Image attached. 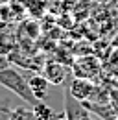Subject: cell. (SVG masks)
I'll return each instance as SVG.
<instances>
[{"instance_id":"6da1fadb","label":"cell","mask_w":118,"mask_h":120,"mask_svg":"<svg viewBox=\"0 0 118 120\" xmlns=\"http://www.w3.org/2000/svg\"><path fill=\"white\" fill-rule=\"evenodd\" d=\"M0 85L6 87L7 90L15 92L20 100H24L26 104L33 105L35 102H39L33 92L30 90V85H28V78H24V74L20 70H17L13 67H4L0 68Z\"/></svg>"},{"instance_id":"7a4b0ae2","label":"cell","mask_w":118,"mask_h":120,"mask_svg":"<svg viewBox=\"0 0 118 120\" xmlns=\"http://www.w3.org/2000/svg\"><path fill=\"white\" fill-rule=\"evenodd\" d=\"M72 72L79 78H88V79H96L103 72V63L98 56L94 54H83L76 61H72Z\"/></svg>"},{"instance_id":"3957f363","label":"cell","mask_w":118,"mask_h":120,"mask_svg":"<svg viewBox=\"0 0 118 120\" xmlns=\"http://www.w3.org/2000/svg\"><path fill=\"white\" fill-rule=\"evenodd\" d=\"M96 85H98V83H96L94 79L76 76L72 81H70V85H68V92L72 94L76 100L87 102V100L92 98V94H94V90H96Z\"/></svg>"},{"instance_id":"277c9868","label":"cell","mask_w":118,"mask_h":120,"mask_svg":"<svg viewBox=\"0 0 118 120\" xmlns=\"http://www.w3.org/2000/svg\"><path fill=\"white\" fill-rule=\"evenodd\" d=\"M63 104H65V116L68 120H92L90 111L83 105V102L76 100L68 90L65 92Z\"/></svg>"},{"instance_id":"5b68a950","label":"cell","mask_w":118,"mask_h":120,"mask_svg":"<svg viewBox=\"0 0 118 120\" xmlns=\"http://www.w3.org/2000/svg\"><path fill=\"white\" fill-rule=\"evenodd\" d=\"M41 74L50 81V85H63L68 76V67L61 61H46L41 68Z\"/></svg>"},{"instance_id":"8992f818","label":"cell","mask_w":118,"mask_h":120,"mask_svg":"<svg viewBox=\"0 0 118 120\" xmlns=\"http://www.w3.org/2000/svg\"><path fill=\"white\" fill-rule=\"evenodd\" d=\"M28 85H30V90L33 92V96H35L37 100H44V98L48 96V90H50V81H48L43 74L33 72V74L28 78Z\"/></svg>"},{"instance_id":"52a82bcc","label":"cell","mask_w":118,"mask_h":120,"mask_svg":"<svg viewBox=\"0 0 118 120\" xmlns=\"http://www.w3.org/2000/svg\"><path fill=\"white\" fill-rule=\"evenodd\" d=\"M50 11V0H26V13L31 19H41Z\"/></svg>"},{"instance_id":"ba28073f","label":"cell","mask_w":118,"mask_h":120,"mask_svg":"<svg viewBox=\"0 0 118 120\" xmlns=\"http://www.w3.org/2000/svg\"><path fill=\"white\" fill-rule=\"evenodd\" d=\"M39 33H41V26H39L37 19L22 20V22H20V26H18V35H20V37H26V39H30V41L37 39V37H39Z\"/></svg>"},{"instance_id":"9c48e42d","label":"cell","mask_w":118,"mask_h":120,"mask_svg":"<svg viewBox=\"0 0 118 120\" xmlns=\"http://www.w3.org/2000/svg\"><path fill=\"white\" fill-rule=\"evenodd\" d=\"M31 111H33V115H35L37 120H55L57 118V115L54 113V109L50 105L43 104V100H39V102H35L31 105Z\"/></svg>"},{"instance_id":"30bf717a","label":"cell","mask_w":118,"mask_h":120,"mask_svg":"<svg viewBox=\"0 0 118 120\" xmlns=\"http://www.w3.org/2000/svg\"><path fill=\"white\" fill-rule=\"evenodd\" d=\"M15 50V37L11 33H0V54L9 56Z\"/></svg>"},{"instance_id":"8fae6325","label":"cell","mask_w":118,"mask_h":120,"mask_svg":"<svg viewBox=\"0 0 118 120\" xmlns=\"http://www.w3.org/2000/svg\"><path fill=\"white\" fill-rule=\"evenodd\" d=\"M9 120H37V118H35L33 111H30L26 107H15V109H11Z\"/></svg>"},{"instance_id":"7c38bea8","label":"cell","mask_w":118,"mask_h":120,"mask_svg":"<svg viewBox=\"0 0 118 120\" xmlns=\"http://www.w3.org/2000/svg\"><path fill=\"white\" fill-rule=\"evenodd\" d=\"M9 115H11V109L6 105H0V120H9Z\"/></svg>"},{"instance_id":"4fadbf2b","label":"cell","mask_w":118,"mask_h":120,"mask_svg":"<svg viewBox=\"0 0 118 120\" xmlns=\"http://www.w3.org/2000/svg\"><path fill=\"white\" fill-rule=\"evenodd\" d=\"M4 67H9V57L0 54V68H4Z\"/></svg>"},{"instance_id":"5bb4252c","label":"cell","mask_w":118,"mask_h":120,"mask_svg":"<svg viewBox=\"0 0 118 120\" xmlns=\"http://www.w3.org/2000/svg\"><path fill=\"white\" fill-rule=\"evenodd\" d=\"M100 4H109V2H113V0H98Z\"/></svg>"},{"instance_id":"9a60e30c","label":"cell","mask_w":118,"mask_h":120,"mask_svg":"<svg viewBox=\"0 0 118 120\" xmlns=\"http://www.w3.org/2000/svg\"><path fill=\"white\" fill-rule=\"evenodd\" d=\"M57 120H68V118H66V116H65V115H63V116H61V118H59V116H57Z\"/></svg>"},{"instance_id":"2e32d148","label":"cell","mask_w":118,"mask_h":120,"mask_svg":"<svg viewBox=\"0 0 118 120\" xmlns=\"http://www.w3.org/2000/svg\"><path fill=\"white\" fill-rule=\"evenodd\" d=\"M114 120H118V116H116V118H114Z\"/></svg>"},{"instance_id":"e0dca14e","label":"cell","mask_w":118,"mask_h":120,"mask_svg":"<svg viewBox=\"0 0 118 120\" xmlns=\"http://www.w3.org/2000/svg\"><path fill=\"white\" fill-rule=\"evenodd\" d=\"M50 2H54V0H50Z\"/></svg>"},{"instance_id":"ac0fdd59","label":"cell","mask_w":118,"mask_h":120,"mask_svg":"<svg viewBox=\"0 0 118 120\" xmlns=\"http://www.w3.org/2000/svg\"><path fill=\"white\" fill-rule=\"evenodd\" d=\"M0 2H2V0H0Z\"/></svg>"}]
</instances>
